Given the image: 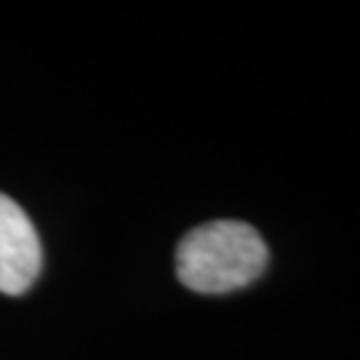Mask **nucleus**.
I'll use <instances>...</instances> for the list:
<instances>
[{"instance_id": "2", "label": "nucleus", "mask_w": 360, "mask_h": 360, "mask_svg": "<svg viewBox=\"0 0 360 360\" xmlns=\"http://www.w3.org/2000/svg\"><path fill=\"white\" fill-rule=\"evenodd\" d=\"M40 262L43 251L30 217L0 193V294H25L38 278Z\"/></svg>"}, {"instance_id": "1", "label": "nucleus", "mask_w": 360, "mask_h": 360, "mask_svg": "<svg viewBox=\"0 0 360 360\" xmlns=\"http://www.w3.org/2000/svg\"><path fill=\"white\" fill-rule=\"evenodd\" d=\"M270 251L251 224L217 219L190 230L176 245V278L195 294H230L267 270Z\"/></svg>"}]
</instances>
